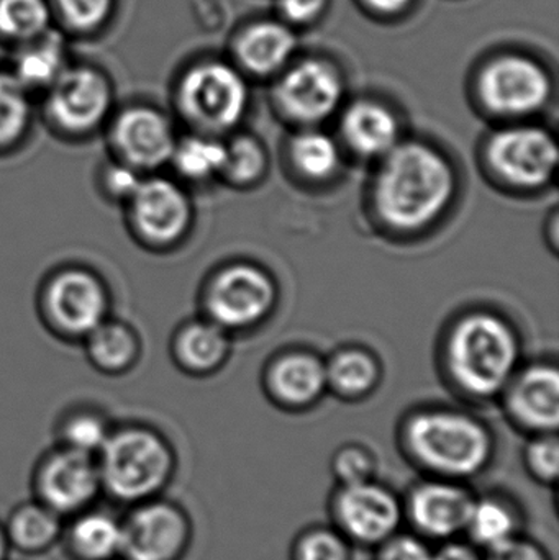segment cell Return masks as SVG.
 <instances>
[{
	"label": "cell",
	"instance_id": "cell-1",
	"mask_svg": "<svg viewBox=\"0 0 559 560\" xmlns=\"http://www.w3.org/2000/svg\"><path fill=\"white\" fill-rule=\"evenodd\" d=\"M373 186V202L384 225L396 232H420L435 223L453 202L456 176L449 158L420 141L397 143Z\"/></svg>",
	"mask_w": 559,
	"mask_h": 560
},
{
	"label": "cell",
	"instance_id": "cell-2",
	"mask_svg": "<svg viewBox=\"0 0 559 560\" xmlns=\"http://www.w3.org/2000/svg\"><path fill=\"white\" fill-rule=\"evenodd\" d=\"M102 499L118 509L166 495L179 457L170 438L151 423H115L110 436L95 454Z\"/></svg>",
	"mask_w": 559,
	"mask_h": 560
},
{
	"label": "cell",
	"instance_id": "cell-3",
	"mask_svg": "<svg viewBox=\"0 0 559 560\" xmlns=\"http://www.w3.org/2000/svg\"><path fill=\"white\" fill-rule=\"evenodd\" d=\"M403 443L430 477L458 482L479 476L494 454L488 428L462 411H419L404 424Z\"/></svg>",
	"mask_w": 559,
	"mask_h": 560
},
{
	"label": "cell",
	"instance_id": "cell-4",
	"mask_svg": "<svg viewBox=\"0 0 559 560\" xmlns=\"http://www.w3.org/2000/svg\"><path fill=\"white\" fill-rule=\"evenodd\" d=\"M521 359L514 328L499 315L475 312L456 322L446 342V365L459 390L491 398L511 384Z\"/></svg>",
	"mask_w": 559,
	"mask_h": 560
},
{
	"label": "cell",
	"instance_id": "cell-5",
	"mask_svg": "<svg viewBox=\"0 0 559 560\" xmlns=\"http://www.w3.org/2000/svg\"><path fill=\"white\" fill-rule=\"evenodd\" d=\"M107 280L91 266L66 262L39 282L35 306L43 328L59 341L81 345L85 336L112 315Z\"/></svg>",
	"mask_w": 559,
	"mask_h": 560
},
{
	"label": "cell",
	"instance_id": "cell-6",
	"mask_svg": "<svg viewBox=\"0 0 559 560\" xmlns=\"http://www.w3.org/2000/svg\"><path fill=\"white\" fill-rule=\"evenodd\" d=\"M115 108L114 85L94 66L69 65L42 95L43 121L66 143H84L104 133Z\"/></svg>",
	"mask_w": 559,
	"mask_h": 560
},
{
	"label": "cell",
	"instance_id": "cell-7",
	"mask_svg": "<svg viewBox=\"0 0 559 560\" xmlns=\"http://www.w3.org/2000/svg\"><path fill=\"white\" fill-rule=\"evenodd\" d=\"M121 212L135 245L156 255L179 248L194 226L193 199L186 186L164 173L144 176Z\"/></svg>",
	"mask_w": 559,
	"mask_h": 560
},
{
	"label": "cell",
	"instance_id": "cell-8",
	"mask_svg": "<svg viewBox=\"0 0 559 560\" xmlns=\"http://www.w3.org/2000/svg\"><path fill=\"white\" fill-rule=\"evenodd\" d=\"M248 105V89L232 66L203 61L190 66L174 89V108L180 120L197 133L232 130L242 121Z\"/></svg>",
	"mask_w": 559,
	"mask_h": 560
},
{
	"label": "cell",
	"instance_id": "cell-9",
	"mask_svg": "<svg viewBox=\"0 0 559 560\" xmlns=\"http://www.w3.org/2000/svg\"><path fill=\"white\" fill-rule=\"evenodd\" d=\"M107 156L143 176L167 170L177 135L173 118L147 102L115 108L104 130Z\"/></svg>",
	"mask_w": 559,
	"mask_h": 560
},
{
	"label": "cell",
	"instance_id": "cell-10",
	"mask_svg": "<svg viewBox=\"0 0 559 560\" xmlns=\"http://www.w3.org/2000/svg\"><path fill=\"white\" fill-rule=\"evenodd\" d=\"M194 539L187 510L161 495L121 512V560H184Z\"/></svg>",
	"mask_w": 559,
	"mask_h": 560
},
{
	"label": "cell",
	"instance_id": "cell-11",
	"mask_svg": "<svg viewBox=\"0 0 559 560\" xmlns=\"http://www.w3.org/2000/svg\"><path fill=\"white\" fill-rule=\"evenodd\" d=\"M30 497L65 520L97 505L104 499L95 457L53 444L33 463Z\"/></svg>",
	"mask_w": 559,
	"mask_h": 560
},
{
	"label": "cell",
	"instance_id": "cell-12",
	"mask_svg": "<svg viewBox=\"0 0 559 560\" xmlns=\"http://www.w3.org/2000/svg\"><path fill=\"white\" fill-rule=\"evenodd\" d=\"M278 299L268 272L245 262L219 269L202 290L203 315L225 331L249 328L271 313Z\"/></svg>",
	"mask_w": 559,
	"mask_h": 560
},
{
	"label": "cell",
	"instance_id": "cell-13",
	"mask_svg": "<svg viewBox=\"0 0 559 560\" xmlns=\"http://www.w3.org/2000/svg\"><path fill=\"white\" fill-rule=\"evenodd\" d=\"M335 529L350 542L380 546L399 533L404 502L376 480L338 486L331 497Z\"/></svg>",
	"mask_w": 559,
	"mask_h": 560
},
{
	"label": "cell",
	"instance_id": "cell-14",
	"mask_svg": "<svg viewBox=\"0 0 559 560\" xmlns=\"http://www.w3.org/2000/svg\"><path fill=\"white\" fill-rule=\"evenodd\" d=\"M489 170L515 189H540L554 179L558 144L540 127H512L492 135L486 147Z\"/></svg>",
	"mask_w": 559,
	"mask_h": 560
},
{
	"label": "cell",
	"instance_id": "cell-15",
	"mask_svg": "<svg viewBox=\"0 0 559 560\" xmlns=\"http://www.w3.org/2000/svg\"><path fill=\"white\" fill-rule=\"evenodd\" d=\"M478 94L482 105L499 117H528L550 101L551 81L538 62L525 56H501L482 69Z\"/></svg>",
	"mask_w": 559,
	"mask_h": 560
},
{
	"label": "cell",
	"instance_id": "cell-16",
	"mask_svg": "<svg viewBox=\"0 0 559 560\" xmlns=\"http://www.w3.org/2000/svg\"><path fill=\"white\" fill-rule=\"evenodd\" d=\"M475 495L458 480L430 477L417 483L404 502V516L417 535L450 541L465 533Z\"/></svg>",
	"mask_w": 559,
	"mask_h": 560
},
{
	"label": "cell",
	"instance_id": "cell-17",
	"mask_svg": "<svg viewBox=\"0 0 559 560\" xmlns=\"http://www.w3.org/2000/svg\"><path fill=\"white\" fill-rule=\"evenodd\" d=\"M343 97V82L334 66L304 61L286 72L276 88V102L286 117L314 125L330 117Z\"/></svg>",
	"mask_w": 559,
	"mask_h": 560
},
{
	"label": "cell",
	"instance_id": "cell-18",
	"mask_svg": "<svg viewBox=\"0 0 559 560\" xmlns=\"http://www.w3.org/2000/svg\"><path fill=\"white\" fill-rule=\"evenodd\" d=\"M508 411L515 423L535 434L557 433L559 375L557 368L532 365L508 385Z\"/></svg>",
	"mask_w": 559,
	"mask_h": 560
},
{
	"label": "cell",
	"instance_id": "cell-19",
	"mask_svg": "<svg viewBox=\"0 0 559 560\" xmlns=\"http://www.w3.org/2000/svg\"><path fill=\"white\" fill-rule=\"evenodd\" d=\"M59 548L69 560H121V513L98 502L69 516Z\"/></svg>",
	"mask_w": 559,
	"mask_h": 560
},
{
	"label": "cell",
	"instance_id": "cell-20",
	"mask_svg": "<svg viewBox=\"0 0 559 560\" xmlns=\"http://www.w3.org/2000/svg\"><path fill=\"white\" fill-rule=\"evenodd\" d=\"M81 345L91 368L107 377L130 374L143 355L140 331L131 323L114 315L92 329Z\"/></svg>",
	"mask_w": 559,
	"mask_h": 560
},
{
	"label": "cell",
	"instance_id": "cell-21",
	"mask_svg": "<svg viewBox=\"0 0 559 560\" xmlns=\"http://www.w3.org/2000/svg\"><path fill=\"white\" fill-rule=\"evenodd\" d=\"M2 523L12 552L26 558H42L59 548L65 528V518L33 497L13 505Z\"/></svg>",
	"mask_w": 559,
	"mask_h": 560
},
{
	"label": "cell",
	"instance_id": "cell-22",
	"mask_svg": "<svg viewBox=\"0 0 559 560\" xmlns=\"http://www.w3.org/2000/svg\"><path fill=\"white\" fill-rule=\"evenodd\" d=\"M229 351L230 341L225 329L206 316L183 323L171 336V359L186 374H212L222 368Z\"/></svg>",
	"mask_w": 559,
	"mask_h": 560
},
{
	"label": "cell",
	"instance_id": "cell-23",
	"mask_svg": "<svg viewBox=\"0 0 559 560\" xmlns=\"http://www.w3.org/2000/svg\"><path fill=\"white\" fill-rule=\"evenodd\" d=\"M341 135L347 147L366 160L384 158L400 143L396 115L383 104L371 101L357 102L345 112Z\"/></svg>",
	"mask_w": 559,
	"mask_h": 560
},
{
	"label": "cell",
	"instance_id": "cell-24",
	"mask_svg": "<svg viewBox=\"0 0 559 560\" xmlns=\"http://www.w3.org/2000/svg\"><path fill=\"white\" fill-rule=\"evenodd\" d=\"M268 385L279 404L289 408L308 407L327 387L325 364L308 352H291L272 364Z\"/></svg>",
	"mask_w": 559,
	"mask_h": 560
},
{
	"label": "cell",
	"instance_id": "cell-25",
	"mask_svg": "<svg viewBox=\"0 0 559 560\" xmlns=\"http://www.w3.org/2000/svg\"><path fill=\"white\" fill-rule=\"evenodd\" d=\"M115 423L117 421L98 405L91 401L72 404L58 415L53 424V444L95 457L110 436Z\"/></svg>",
	"mask_w": 559,
	"mask_h": 560
},
{
	"label": "cell",
	"instance_id": "cell-26",
	"mask_svg": "<svg viewBox=\"0 0 559 560\" xmlns=\"http://www.w3.org/2000/svg\"><path fill=\"white\" fill-rule=\"evenodd\" d=\"M298 46L294 32L282 23L261 22L249 26L236 42L238 61L255 74H271L288 62Z\"/></svg>",
	"mask_w": 559,
	"mask_h": 560
},
{
	"label": "cell",
	"instance_id": "cell-27",
	"mask_svg": "<svg viewBox=\"0 0 559 560\" xmlns=\"http://www.w3.org/2000/svg\"><path fill=\"white\" fill-rule=\"evenodd\" d=\"M226 160V144L213 135L197 133L177 138L167 170L183 186L206 184L222 176Z\"/></svg>",
	"mask_w": 559,
	"mask_h": 560
},
{
	"label": "cell",
	"instance_id": "cell-28",
	"mask_svg": "<svg viewBox=\"0 0 559 560\" xmlns=\"http://www.w3.org/2000/svg\"><path fill=\"white\" fill-rule=\"evenodd\" d=\"M68 66L61 38L46 33L42 38L20 45L9 69L30 94L42 97Z\"/></svg>",
	"mask_w": 559,
	"mask_h": 560
},
{
	"label": "cell",
	"instance_id": "cell-29",
	"mask_svg": "<svg viewBox=\"0 0 559 560\" xmlns=\"http://www.w3.org/2000/svg\"><path fill=\"white\" fill-rule=\"evenodd\" d=\"M33 95L10 69H0V158L19 153L32 135Z\"/></svg>",
	"mask_w": 559,
	"mask_h": 560
},
{
	"label": "cell",
	"instance_id": "cell-30",
	"mask_svg": "<svg viewBox=\"0 0 559 560\" xmlns=\"http://www.w3.org/2000/svg\"><path fill=\"white\" fill-rule=\"evenodd\" d=\"M519 528L521 515L511 502L499 495L475 497L465 533L476 548L489 551L519 536Z\"/></svg>",
	"mask_w": 559,
	"mask_h": 560
},
{
	"label": "cell",
	"instance_id": "cell-31",
	"mask_svg": "<svg viewBox=\"0 0 559 560\" xmlns=\"http://www.w3.org/2000/svg\"><path fill=\"white\" fill-rule=\"evenodd\" d=\"M327 385L338 395L348 398H360L376 387L380 368L370 352L360 349H347L338 352L325 365Z\"/></svg>",
	"mask_w": 559,
	"mask_h": 560
},
{
	"label": "cell",
	"instance_id": "cell-32",
	"mask_svg": "<svg viewBox=\"0 0 559 560\" xmlns=\"http://www.w3.org/2000/svg\"><path fill=\"white\" fill-rule=\"evenodd\" d=\"M49 0H0V38L25 45L49 33Z\"/></svg>",
	"mask_w": 559,
	"mask_h": 560
},
{
	"label": "cell",
	"instance_id": "cell-33",
	"mask_svg": "<svg viewBox=\"0 0 559 560\" xmlns=\"http://www.w3.org/2000/svg\"><path fill=\"white\" fill-rule=\"evenodd\" d=\"M292 166L308 180H327L340 167V151L327 135L321 131H304L289 147Z\"/></svg>",
	"mask_w": 559,
	"mask_h": 560
},
{
	"label": "cell",
	"instance_id": "cell-34",
	"mask_svg": "<svg viewBox=\"0 0 559 560\" xmlns=\"http://www.w3.org/2000/svg\"><path fill=\"white\" fill-rule=\"evenodd\" d=\"M266 171V154L261 144L249 137H238L226 144L222 177L233 186H252Z\"/></svg>",
	"mask_w": 559,
	"mask_h": 560
},
{
	"label": "cell",
	"instance_id": "cell-35",
	"mask_svg": "<svg viewBox=\"0 0 559 560\" xmlns=\"http://www.w3.org/2000/svg\"><path fill=\"white\" fill-rule=\"evenodd\" d=\"M53 15L75 33H92L110 20L115 0H49Z\"/></svg>",
	"mask_w": 559,
	"mask_h": 560
},
{
	"label": "cell",
	"instance_id": "cell-36",
	"mask_svg": "<svg viewBox=\"0 0 559 560\" xmlns=\"http://www.w3.org/2000/svg\"><path fill=\"white\" fill-rule=\"evenodd\" d=\"M143 174L127 164L107 156L95 171V189L102 200L115 207H124L140 186Z\"/></svg>",
	"mask_w": 559,
	"mask_h": 560
},
{
	"label": "cell",
	"instance_id": "cell-37",
	"mask_svg": "<svg viewBox=\"0 0 559 560\" xmlns=\"http://www.w3.org/2000/svg\"><path fill=\"white\" fill-rule=\"evenodd\" d=\"M292 560H350V541L337 529L317 526L299 536Z\"/></svg>",
	"mask_w": 559,
	"mask_h": 560
},
{
	"label": "cell",
	"instance_id": "cell-38",
	"mask_svg": "<svg viewBox=\"0 0 559 560\" xmlns=\"http://www.w3.org/2000/svg\"><path fill=\"white\" fill-rule=\"evenodd\" d=\"M528 472L544 486H554L559 472V444L557 433L537 434L525 450Z\"/></svg>",
	"mask_w": 559,
	"mask_h": 560
},
{
	"label": "cell",
	"instance_id": "cell-39",
	"mask_svg": "<svg viewBox=\"0 0 559 560\" xmlns=\"http://www.w3.org/2000/svg\"><path fill=\"white\" fill-rule=\"evenodd\" d=\"M331 467L338 486H347L374 479L376 460L366 447L347 446L337 451Z\"/></svg>",
	"mask_w": 559,
	"mask_h": 560
},
{
	"label": "cell",
	"instance_id": "cell-40",
	"mask_svg": "<svg viewBox=\"0 0 559 560\" xmlns=\"http://www.w3.org/2000/svg\"><path fill=\"white\" fill-rule=\"evenodd\" d=\"M433 551L427 539L409 533H396L377 546L374 560H432Z\"/></svg>",
	"mask_w": 559,
	"mask_h": 560
},
{
	"label": "cell",
	"instance_id": "cell-41",
	"mask_svg": "<svg viewBox=\"0 0 559 560\" xmlns=\"http://www.w3.org/2000/svg\"><path fill=\"white\" fill-rule=\"evenodd\" d=\"M485 560H550V558L537 542L515 536L486 551Z\"/></svg>",
	"mask_w": 559,
	"mask_h": 560
},
{
	"label": "cell",
	"instance_id": "cell-42",
	"mask_svg": "<svg viewBox=\"0 0 559 560\" xmlns=\"http://www.w3.org/2000/svg\"><path fill=\"white\" fill-rule=\"evenodd\" d=\"M327 0H279V9L286 19L294 23L314 22L322 15Z\"/></svg>",
	"mask_w": 559,
	"mask_h": 560
},
{
	"label": "cell",
	"instance_id": "cell-43",
	"mask_svg": "<svg viewBox=\"0 0 559 560\" xmlns=\"http://www.w3.org/2000/svg\"><path fill=\"white\" fill-rule=\"evenodd\" d=\"M432 560H485L479 549L475 545H466V542L443 541V546L433 551Z\"/></svg>",
	"mask_w": 559,
	"mask_h": 560
},
{
	"label": "cell",
	"instance_id": "cell-44",
	"mask_svg": "<svg viewBox=\"0 0 559 560\" xmlns=\"http://www.w3.org/2000/svg\"><path fill=\"white\" fill-rule=\"evenodd\" d=\"M371 9L384 15L403 12L412 0H364Z\"/></svg>",
	"mask_w": 559,
	"mask_h": 560
},
{
	"label": "cell",
	"instance_id": "cell-45",
	"mask_svg": "<svg viewBox=\"0 0 559 560\" xmlns=\"http://www.w3.org/2000/svg\"><path fill=\"white\" fill-rule=\"evenodd\" d=\"M10 555H12V549L7 541L5 529H3L2 518H0V560H10Z\"/></svg>",
	"mask_w": 559,
	"mask_h": 560
}]
</instances>
